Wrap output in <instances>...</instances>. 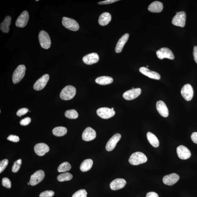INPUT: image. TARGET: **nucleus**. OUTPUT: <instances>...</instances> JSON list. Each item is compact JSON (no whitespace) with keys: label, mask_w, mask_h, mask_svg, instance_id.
<instances>
[{"label":"nucleus","mask_w":197,"mask_h":197,"mask_svg":"<svg viewBox=\"0 0 197 197\" xmlns=\"http://www.w3.org/2000/svg\"><path fill=\"white\" fill-rule=\"evenodd\" d=\"M186 19V14L185 12H176V16L173 18L172 23L177 27H185Z\"/></svg>","instance_id":"5"},{"label":"nucleus","mask_w":197,"mask_h":197,"mask_svg":"<svg viewBox=\"0 0 197 197\" xmlns=\"http://www.w3.org/2000/svg\"><path fill=\"white\" fill-rule=\"evenodd\" d=\"M148 66H147V67H148Z\"/></svg>","instance_id":"47"},{"label":"nucleus","mask_w":197,"mask_h":197,"mask_svg":"<svg viewBox=\"0 0 197 197\" xmlns=\"http://www.w3.org/2000/svg\"><path fill=\"white\" fill-rule=\"evenodd\" d=\"M31 118L29 117H27L23 119L20 122V124L22 126H27L31 122Z\"/></svg>","instance_id":"41"},{"label":"nucleus","mask_w":197,"mask_h":197,"mask_svg":"<svg viewBox=\"0 0 197 197\" xmlns=\"http://www.w3.org/2000/svg\"><path fill=\"white\" fill-rule=\"evenodd\" d=\"M126 182L123 179H116L112 181L110 184V188L112 190H118L124 187Z\"/></svg>","instance_id":"19"},{"label":"nucleus","mask_w":197,"mask_h":197,"mask_svg":"<svg viewBox=\"0 0 197 197\" xmlns=\"http://www.w3.org/2000/svg\"><path fill=\"white\" fill-rule=\"evenodd\" d=\"M96 113L97 115L101 118L108 119L113 117L115 114L116 112L110 108L102 107L97 109Z\"/></svg>","instance_id":"8"},{"label":"nucleus","mask_w":197,"mask_h":197,"mask_svg":"<svg viewBox=\"0 0 197 197\" xmlns=\"http://www.w3.org/2000/svg\"><path fill=\"white\" fill-rule=\"evenodd\" d=\"M156 55L158 58L161 60L167 58L172 60L175 58L172 51L167 47H162L159 50L156 52Z\"/></svg>","instance_id":"10"},{"label":"nucleus","mask_w":197,"mask_h":197,"mask_svg":"<svg viewBox=\"0 0 197 197\" xmlns=\"http://www.w3.org/2000/svg\"><path fill=\"white\" fill-rule=\"evenodd\" d=\"M12 18L10 16L6 17L3 22L1 24L0 29L4 33H8L10 31L9 27L11 23Z\"/></svg>","instance_id":"26"},{"label":"nucleus","mask_w":197,"mask_h":197,"mask_svg":"<svg viewBox=\"0 0 197 197\" xmlns=\"http://www.w3.org/2000/svg\"><path fill=\"white\" fill-rule=\"evenodd\" d=\"M2 184L4 187L7 188H11V182L9 179L6 177H4L2 180Z\"/></svg>","instance_id":"37"},{"label":"nucleus","mask_w":197,"mask_h":197,"mask_svg":"<svg viewBox=\"0 0 197 197\" xmlns=\"http://www.w3.org/2000/svg\"><path fill=\"white\" fill-rule=\"evenodd\" d=\"M83 62L86 64L92 65L96 63L99 60V57L96 53L88 54L83 58Z\"/></svg>","instance_id":"21"},{"label":"nucleus","mask_w":197,"mask_h":197,"mask_svg":"<svg viewBox=\"0 0 197 197\" xmlns=\"http://www.w3.org/2000/svg\"><path fill=\"white\" fill-rule=\"evenodd\" d=\"M181 93L182 96L186 101H190L193 97V89L190 84H186L182 88Z\"/></svg>","instance_id":"9"},{"label":"nucleus","mask_w":197,"mask_h":197,"mask_svg":"<svg viewBox=\"0 0 197 197\" xmlns=\"http://www.w3.org/2000/svg\"><path fill=\"white\" fill-rule=\"evenodd\" d=\"M193 56L195 61L197 64V46H195L193 50Z\"/></svg>","instance_id":"45"},{"label":"nucleus","mask_w":197,"mask_h":197,"mask_svg":"<svg viewBox=\"0 0 197 197\" xmlns=\"http://www.w3.org/2000/svg\"><path fill=\"white\" fill-rule=\"evenodd\" d=\"M156 107L158 112L164 117H167L169 115L168 108L163 101H157Z\"/></svg>","instance_id":"22"},{"label":"nucleus","mask_w":197,"mask_h":197,"mask_svg":"<svg viewBox=\"0 0 197 197\" xmlns=\"http://www.w3.org/2000/svg\"><path fill=\"white\" fill-rule=\"evenodd\" d=\"M93 164L92 160L91 159H88L84 160L82 162L80 170L82 172H86L88 171L92 168Z\"/></svg>","instance_id":"28"},{"label":"nucleus","mask_w":197,"mask_h":197,"mask_svg":"<svg viewBox=\"0 0 197 197\" xmlns=\"http://www.w3.org/2000/svg\"><path fill=\"white\" fill-rule=\"evenodd\" d=\"M45 177L44 171L41 170L37 171L30 177L29 183L32 186H35L42 181Z\"/></svg>","instance_id":"7"},{"label":"nucleus","mask_w":197,"mask_h":197,"mask_svg":"<svg viewBox=\"0 0 197 197\" xmlns=\"http://www.w3.org/2000/svg\"><path fill=\"white\" fill-rule=\"evenodd\" d=\"M96 132L91 127H86L82 134V138L84 141H89L96 137Z\"/></svg>","instance_id":"14"},{"label":"nucleus","mask_w":197,"mask_h":197,"mask_svg":"<svg viewBox=\"0 0 197 197\" xmlns=\"http://www.w3.org/2000/svg\"><path fill=\"white\" fill-rule=\"evenodd\" d=\"M163 8V4L161 2L155 1L149 5L148 10L151 12L159 13L162 12Z\"/></svg>","instance_id":"24"},{"label":"nucleus","mask_w":197,"mask_h":197,"mask_svg":"<svg viewBox=\"0 0 197 197\" xmlns=\"http://www.w3.org/2000/svg\"><path fill=\"white\" fill-rule=\"evenodd\" d=\"M34 151L37 155L40 156L44 155L49 151V148L46 144L39 143L36 144L34 148Z\"/></svg>","instance_id":"18"},{"label":"nucleus","mask_w":197,"mask_h":197,"mask_svg":"<svg viewBox=\"0 0 197 197\" xmlns=\"http://www.w3.org/2000/svg\"><path fill=\"white\" fill-rule=\"evenodd\" d=\"M111 16L109 13L105 12L101 14L99 17L98 22L101 26L107 25L111 21Z\"/></svg>","instance_id":"25"},{"label":"nucleus","mask_w":197,"mask_h":197,"mask_svg":"<svg viewBox=\"0 0 197 197\" xmlns=\"http://www.w3.org/2000/svg\"><path fill=\"white\" fill-rule=\"evenodd\" d=\"M65 116L66 118L70 119H76L78 117L79 115L75 110H67L65 112Z\"/></svg>","instance_id":"33"},{"label":"nucleus","mask_w":197,"mask_h":197,"mask_svg":"<svg viewBox=\"0 0 197 197\" xmlns=\"http://www.w3.org/2000/svg\"><path fill=\"white\" fill-rule=\"evenodd\" d=\"M67 132V130L64 127H56L52 131L53 135L57 137H62L66 135Z\"/></svg>","instance_id":"30"},{"label":"nucleus","mask_w":197,"mask_h":197,"mask_svg":"<svg viewBox=\"0 0 197 197\" xmlns=\"http://www.w3.org/2000/svg\"><path fill=\"white\" fill-rule=\"evenodd\" d=\"M38 38L41 46L43 48L47 49L50 47L51 45V38L46 32L44 30L41 31L39 34Z\"/></svg>","instance_id":"4"},{"label":"nucleus","mask_w":197,"mask_h":197,"mask_svg":"<svg viewBox=\"0 0 197 197\" xmlns=\"http://www.w3.org/2000/svg\"><path fill=\"white\" fill-rule=\"evenodd\" d=\"M55 195V192L52 190H46L41 193L40 197H52Z\"/></svg>","instance_id":"36"},{"label":"nucleus","mask_w":197,"mask_h":197,"mask_svg":"<svg viewBox=\"0 0 197 197\" xmlns=\"http://www.w3.org/2000/svg\"><path fill=\"white\" fill-rule=\"evenodd\" d=\"M7 139L11 141L14 142H18L19 140V138L18 136L14 135H9L7 138Z\"/></svg>","instance_id":"40"},{"label":"nucleus","mask_w":197,"mask_h":197,"mask_svg":"<svg viewBox=\"0 0 197 197\" xmlns=\"http://www.w3.org/2000/svg\"><path fill=\"white\" fill-rule=\"evenodd\" d=\"M28 111H29V110L27 109V108H22V109H21L18 110V111L17 112V116H19L21 117V116H23L24 115L27 114Z\"/></svg>","instance_id":"39"},{"label":"nucleus","mask_w":197,"mask_h":197,"mask_svg":"<svg viewBox=\"0 0 197 197\" xmlns=\"http://www.w3.org/2000/svg\"><path fill=\"white\" fill-rule=\"evenodd\" d=\"M129 36V34H125L118 40L115 49L116 53H120L122 52L123 47L128 40Z\"/></svg>","instance_id":"23"},{"label":"nucleus","mask_w":197,"mask_h":197,"mask_svg":"<svg viewBox=\"0 0 197 197\" xmlns=\"http://www.w3.org/2000/svg\"><path fill=\"white\" fill-rule=\"evenodd\" d=\"M49 79L48 74H45L38 79L34 83L33 88L36 91H40L44 88Z\"/></svg>","instance_id":"13"},{"label":"nucleus","mask_w":197,"mask_h":197,"mask_svg":"<svg viewBox=\"0 0 197 197\" xmlns=\"http://www.w3.org/2000/svg\"><path fill=\"white\" fill-rule=\"evenodd\" d=\"M179 176L175 173L164 176L163 182L164 184L168 185H172L176 184L179 180Z\"/></svg>","instance_id":"17"},{"label":"nucleus","mask_w":197,"mask_h":197,"mask_svg":"<svg viewBox=\"0 0 197 197\" xmlns=\"http://www.w3.org/2000/svg\"><path fill=\"white\" fill-rule=\"evenodd\" d=\"M147 161V158L143 153L136 152L132 154L129 159V162L131 165H137L145 163Z\"/></svg>","instance_id":"2"},{"label":"nucleus","mask_w":197,"mask_h":197,"mask_svg":"<svg viewBox=\"0 0 197 197\" xmlns=\"http://www.w3.org/2000/svg\"><path fill=\"white\" fill-rule=\"evenodd\" d=\"M118 1V0H106V1L99 2L98 4L100 5H108V4L114 3Z\"/></svg>","instance_id":"42"},{"label":"nucleus","mask_w":197,"mask_h":197,"mask_svg":"<svg viewBox=\"0 0 197 197\" xmlns=\"http://www.w3.org/2000/svg\"><path fill=\"white\" fill-rule=\"evenodd\" d=\"M146 197H159V196L156 193L151 192L148 193Z\"/></svg>","instance_id":"44"},{"label":"nucleus","mask_w":197,"mask_h":197,"mask_svg":"<svg viewBox=\"0 0 197 197\" xmlns=\"http://www.w3.org/2000/svg\"><path fill=\"white\" fill-rule=\"evenodd\" d=\"M113 81V79L111 77L103 76L97 77L95 82L101 85H106L111 84Z\"/></svg>","instance_id":"27"},{"label":"nucleus","mask_w":197,"mask_h":197,"mask_svg":"<svg viewBox=\"0 0 197 197\" xmlns=\"http://www.w3.org/2000/svg\"><path fill=\"white\" fill-rule=\"evenodd\" d=\"M26 70L24 65H20L17 67L12 75V79L14 84L18 83L23 79L25 76Z\"/></svg>","instance_id":"3"},{"label":"nucleus","mask_w":197,"mask_h":197,"mask_svg":"<svg viewBox=\"0 0 197 197\" xmlns=\"http://www.w3.org/2000/svg\"><path fill=\"white\" fill-rule=\"evenodd\" d=\"M191 140L194 143L197 144V132L192 133L191 135Z\"/></svg>","instance_id":"43"},{"label":"nucleus","mask_w":197,"mask_h":197,"mask_svg":"<svg viewBox=\"0 0 197 197\" xmlns=\"http://www.w3.org/2000/svg\"><path fill=\"white\" fill-rule=\"evenodd\" d=\"M73 178L72 174L68 172H66L58 175L57 177V180L60 182L68 181L71 180Z\"/></svg>","instance_id":"31"},{"label":"nucleus","mask_w":197,"mask_h":197,"mask_svg":"<svg viewBox=\"0 0 197 197\" xmlns=\"http://www.w3.org/2000/svg\"><path fill=\"white\" fill-rule=\"evenodd\" d=\"M76 92V89L74 86L70 85L66 86L61 92L60 98L65 101L71 100L74 97Z\"/></svg>","instance_id":"1"},{"label":"nucleus","mask_w":197,"mask_h":197,"mask_svg":"<svg viewBox=\"0 0 197 197\" xmlns=\"http://www.w3.org/2000/svg\"><path fill=\"white\" fill-rule=\"evenodd\" d=\"M71 166L67 162H63L58 166V171L59 172H64L68 171L71 170Z\"/></svg>","instance_id":"32"},{"label":"nucleus","mask_w":197,"mask_h":197,"mask_svg":"<svg viewBox=\"0 0 197 197\" xmlns=\"http://www.w3.org/2000/svg\"><path fill=\"white\" fill-rule=\"evenodd\" d=\"M8 163V161L7 159H4L1 162L0 164V173L3 172L7 167Z\"/></svg>","instance_id":"38"},{"label":"nucleus","mask_w":197,"mask_h":197,"mask_svg":"<svg viewBox=\"0 0 197 197\" xmlns=\"http://www.w3.org/2000/svg\"><path fill=\"white\" fill-rule=\"evenodd\" d=\"M29 19V14L27 11H24L16 21V27L23 28L27 26Z\"/></svg>","instance_id":"12"},{"label":"nucleus","mask_w":197,"mask_h":197,"mask_svg":"<svg viewBox=\"0 0 197 197\" xmlns=\"http://www.w3.org/2000/svg\"><path fill=\"white\" fill-rule=\"evenodd\" d=\"M141 90L140 88H134L125 92L123 97L126 100H132L137 97L141 94Z\"/></svg>","instance_id":"11"},{"label":"nucleus","mask_w":197,"mask_h":197,"mask_svg":"<svg viewBox=\"0 0 197 197\" xmlns=\"http://www.w3.org/2000/svg\"><path fill=\"white\" fill-rule=\"evenodd\" d=\"M22 165V160L19 159L17 160L14 162L12 168V171L13 172L17 173L18 172L20 169Z\"/></svg>","instance_id":"34"},{"label":"nucleus","mask_w":197,"mask_h":197,"mask_svg":"<svg viewBox=\"0 0 197 197\" xmlns=\"http://www.w3.org/2000/svg\"><path fill=\"white\" fill-rule=\"evenodd\" d=\"M121 135L119 133L115 134L112 136L106 145V150L108 151H111L114 150L117 144L121 139Z\"/></svg>","instance_id":"15"},{"label":"nucleus","mask_w":197,"mask_h":197,"mask_svg":"<svg viewBox=\"0 0 197 197\" xmlns=\"http://www.w3.org/2000/svg\"><path fill=\"white\" fill-rule=\"evenodd\" d=\"M62 24L64 27L73 31H77L79 29V24L74 19L64 17L62 19Z\"/></svg>","instance_id":"6"},{"label":"nucleus","mask_w":197,"mask_h":197,"mask_svg":"<svg viewBox=\"0 0 197 197\" xmlns=\"http://www.w3.org/2000/svg\"><path fill=\"white\" fill-rule=\"evenodd\" d=\"M147 138L151 145L155 148H157L159 145V141L155 135L152 133L148 132L147 133Z\"/></svg>","instance_id":"29"},{"label":"nucleus","mask_w":197,"mask_h":197,"mask_svg":"<svg viewBox=\"0 0 197 197\" xmlns=\"http://www.w3.org/2000/svg\"><path fill=\"white\" fill-rule=\"evenodd\" d=\"M111 109L112 110H114V108H112Z\"/></svg>","instance_id":"46"},{"label":"nucleus","mask_w":197,"mask_h":197,"mask_svg":"<svg viewBox=\"0 0 197 197\" xmlns=\"http://www.w3.org/2000/svg\"><path fill=\"white\" fill-rule=\"evenodd\" d=\"M176 151L179 157L182 160H187L191 156L190 150L185 146H179L177 147Z\"/></svg>","instance_id":"16"},{"label":"nucleus","mask_w":197,"mask_h":197,"mask_svg":"<svg viewBox=\"0 0 197 197\" xmlns=\"http://www.w3.org/2000/svg\"><path fill=\"white\" fill-rule=\"evenodd\" d=\"M140 72L150 78L159 80L161 78L160 75L155 71H151L145 67H142L140 68Z\"/></svg>","instance_id":"20"},{"label":"nucleus","mask_w":197,"mask_h":197,"mask_svg":"<svg viewBox=\"0 0 197 197\" xmlns=\"http://www.w3.org/2000/svg\"><path fill=\"white\" fill-rule=\"evenodd\" d=\"M87 193L84 189L79 190L73 194L72 197H86Z\"/></svg>","instance_id":"35"}]
</instances>
